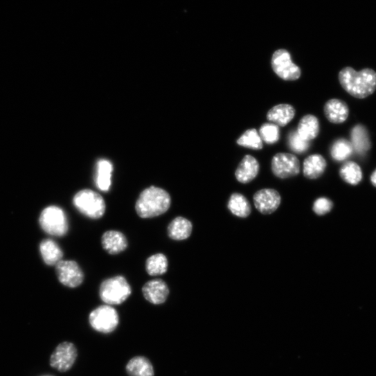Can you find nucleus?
<instances>
[{"label": "nucleus", "instance_id": "obj_1", "mask_svg": "<svg viewBox=\"0 0 376 376\" xmlns=\"http://www.w3.org/2000/svg\"><path fill=\"white\" fill-rule=\"evenodd\" d=\"M339 80L347 93L359 99L368 97L376 90V72L371 69L356 71L351 67L343 68Z\"/></svg>", "mask_w": 376, "mask_h": 376}, {"label": "nucleus", "instance_id": "obj_2", "mask_svg": "<svg viewBox=\"0 0 376 376\" xmlns=\"http://www.w3.org/2000/svg\"><path fill=\"white\" fill-rule=\"evenodd\" d=\"M171 202V197L167 191L152 186L142 192L137 200L136 210L142 218H153L166 213Z\"/></svg>", "mask_w": 376, "mask_h": 376}, {"label": "nucleus", "instance_id": "obj_3", "mask_svg": "<svg viewBox=\"0 0 376 376\" xmlns=\"http://www.w3.org/2000/svg\"><path fill=\"white\" fill-rule=\"evenodd\" d=\"M132 289L125 278L116 276L102 282L100 286L99 296L106 304L120 305L132 295Z\"/></svg>", "mask_w": 376, "mask_h": 376}, {"label": "nucleus", "instance_id": "obj_4", "mask_svg": "<svg viewBox=\"0 0 376 376\" xmlns=\"http://www.w3.org/2000/svg\"><path fill=\"white\" fill-rule=\"evenodd\" d=\"M73 205L83 215L93 219L101 218L105 214L106 205L104 199L91 190H82L73 197Z\"/></svg>", "mask_w": 376, "mask_h": 376}, {"label": "nucleus", "instance_id": "obj_5", "mask_svg": "<svg viewBox=\"0 0 376 376\" xmlns=\"http://www.w3.org/2000/svg\"><path fill=\"white\" fill-rule=\"evenodd\" d=\"M39 223L44 231L55 236H64L69 230L64 211L56 206L47 207L42 211Z\"/></svg>", "mask_w": 376, "mask_h": 376}, {"label": "nucleus", "instance_id": "obj_6", "mask_svg": "<svg viewBox=\"0 0 376 376\" xmlns=\"http://www.w3.org/2000/svg\"><path fill=\"white\" fill-rule=\"evenodd\" d=\"M89 320L93 329L105 334L114 331L119 322L117 312L109 305H102L93 310Z\"/></svg>", "mask_w": 376, "mask_h": 376}, {"label": "nucleus", "instance_id": "obj_7", "mask_svg": "<svg viewBox=\"0 0 376 376\" xmlns=\"http://www.w3.org/2000/svg\"><path fill=\"white\" fill-rule=\"evenodd\" d=\"M271 65L274 72L285 80H296L301 75V69L292 62L286 50H278L274 54Z\"/></svg>", "mask_w": 376, "mask_h": 376}, {"label": "nucleus", "instance_id": "obj_8", "mask_svg": "<svg viewBox=\"0 0 376 376\" xmlns=\"http://www.w3.org/2000/svg\"><path fill=\"white\" fill-rule=\"evenodd\" d=\"M272 171L280 179L296 177L301 171L300 161L292 154H277L272 160Z\"/></svg>", "mask_w": 376, "mask_h": 376}, {"label": "nucleus", "instance_id": "obj_9", "mask_svg": "<svg viewBox=\"0 0 376 376\" xmlns=\"http://www.w3.org/2000/svg\"><path fill=\"white\" fill-rule=\"evenodd\" d=\"M56 273L60 283L69 288H76L84 281V273L74 261H61L56 265Z\"/></svg>", "mask_w": 376, "mask_h": 376}, {"label": "nucleus", "instance_id": "obj_10", "mask_svg": "<svg viewBox=\"0 0 376 376\" xmlns=\"http://www.w3.org/2000/svg\"><path fill=\"white\" fill-rule=\"evenodd\" d=\"M78 357V351L75 345L70 342L60 343L55 350L51 357V366L61 372L71 368Z\"/></svg>", "mask_w": 376, "mask_h": 376}, {"label": "nucleus", "instance_id": "obj_11", "mask_svg": "<svg viewBox=\"0 0 376 376\" xmlns=\"http://www.w3.org/2000/svg\"><path fill=\"white\" fill-rule=\"evenodd\" d=\"M256 208L264 215L274 213L281 204V196L274 189H263L257 192L253 197Z\"/></svg>", "mask_w": 376, "mask_h": 376}, {"label": "nucleus", "instance_id": "obj_12", "mask_svg": "<svg viewBox=\"0 0 376 376\" xmlns=\"http://www.w3.org/2000/svg\"><path fill=\"white\" fill-rule=\"evenodd\" d=\"M143 294L152 304L161 305L167 301L170 289L165 281L157 279L147 283L143 288Z\"/></svg>", "mask_w": 376, "mask_h": 376}, {"label": "nucleus", "instance_id": "obj_13", "mask_svg": "<svg viewBox=\"0 0 376 376\" xmlns=\"http://www.w3.org/2000/svg\"><path fill=\"white\" fill-rule=\"evenodd\" d=\"M103 249L109 255H118L128 247V240L125 235L118 231H107L101 238Z\"/></svg>", "mask_w": 376, "mask_h": 376}, {"label": "nucleus", "instance_id": "obj_14", "mask_svg": "<svg viewBox=\"0 0 376 376\" xmlns=\"http://www.w3.org/2000/svg\"><path fill=\"white\" fill-rule=\"evenodd\" d=\"M260 168V163L256 158L245 156L235 171V178L241 183H248L258 177Z\"/></svg>", "mask_w": 376, "mask_h": 376}, {"label": "nucleus", "instance_id": "obj_15", "mask_svg": "<svg viewBox=\"0 0 376 376\" xmlns=\"http://www.w3.org/2000/svg\"><path fill=\"white\" fill-rule=\"evenodd\" d=\"M324 113L328 120L335 124L345 122L349 115V108L344 101L334 98L329 100L324 106Z\"/></svg>", "mask_w": 376, "mask_h": 376}, {"label": "nucleus", "instance_id": "obj_16", "mask_svg": "<svg viewBox=\"0 0 376 376\" xmlns=\"http://www.w3.org/2000/svg\"><path fill=\"white\" fill-rule=\"evenodd\" d=\"M319 130V119L314 115L307 114L301 119L297 132L303 140L310 142L318 136Z\"/></svg>", "mask_w": 376, "mask_h": 376}, {"label": "nucleus", "instance_id": "obj_17", "mask_svg": "<svg viewBox=\"0 0 376 376\" xmlns=\"http://www.w3.org/2000/svg\"><path fill=\"white\" fill-rule=\"evenodd\" d=\"M326 167V161L321 155H312L304 161V176L309 179H319L323 174Z\"/></svg>", "mask_w": 376, "mask_h": 376}, {"label": "nucleus", "instance_id": "obj_18", "mask_svg": "<svg viewBox=\"0 0 376 376\" xmlns=\"http://www.w3.org/2000/svg\"><path fill=\"white\" fill-rule=\"evenodd\" d=\"M296 111L289 104H280L274 107L267 114L268 119L277 125L285 127L295 116Z\"/></svg>", "mask_w": 376, "mask_h": 376}, {"label": "nucleus", "instance_id": "obj_19", "mask_svg": "<svg viewBox=\"0 0 376 376\" xmlns=\"http://www.w3.org/2000/svg\"><path fill=\"white\" fill-rule=\"evenodd\" d=\"M193 231V224L186 218L177 217L168 226V233L174 240H183L188 238Z\"/></svg>", "mask_w": 376, "mask_h": 376}, {"label": "nucleus", "instance_id": "obj_20", "mask_svg": "<svg viewBox=\"0 0 376 376\" xmlns=\"http://www.w3.org/2000/svg\"><path fill=\"white\" fill-rule=\"evenodd\" d=\"M40 252L44 262L48 266H56L63 258L62 250L55 241L51 239L42 242Z\"/></svg>", "mask_w": 376, "mask_h": 376}, {"label": "nucleus", "instance_id": "obj_21", "mask_svg": "<svg viewBox=\"0 0 376 376\" xmlns=\"http://www.w3.org/2000/svg\"><path fill=\"white\" fill-rule=\"evenodd\" d=\"M350 136L352 146L358 154H365L370 149L369 134L363 125H356L351 131Z\"/></svg>", "mask_w": 376, "mask_h": 376}, {"label": "nucleus", "instance_id": "obj_22", "mask_svg": "<svg viewBox=\"0 0 376 376\" xmlns=\"http://www.w3.org/2000/svg\"><path fill=\"white\" fill-rule=\"evenodd\" d=\"M127 371L130 376H154L152 362L143 356L132 358L127 365Z\"/></svg>", "mask_w": 376, "mask_h": 376}, {"label": "nucleus", "instance_id": "obj_23", "mask_svg": "<svg viewBox=\"0 0 376 376\" xmlns=\"http://www.w3.org/2000/svg\"><path fill=\"white\" fill-rule=\"evenodd\" d=\"M113 171L112 164L107 160H100L97 163L96 184L103 192L109 191Z\"/></svg>", "mask_w": 376, "mask_h": 376}, {"label": "nucleus", "instance_id": "obj_24", "mask_svg": "<svg viewBox=\"0 0 376 376\" xmlns=\"http://www.w3.org/2000/svg\"><path fill=\"white\" fill-rule=\"evenodd\" d=\"M228 208L233 215L241 218L247 217L252 211V207L247 199L239 193L231 195L228 202Z\"/></svg>", "mask_w": 376, "mask_h": 376}, {"label": "nucleus", "instance_id": "obj_25", "mask_svg": "<svg viewBox=\"0 0 376 376\" xmlns=\"http://www.w3.org/2000/svg\"><path fill=\"white\" fill-rule=\"evenodd\" d=\"M339 174L345 182L352 186L359 184L363 177L361 168L352 161L344 163L339 170Z\"/></svg>", "mask_w": 376, "mask_h": 376}, {"label": "nucleus", "instance_id": "obj_26", "mask_svg": "<svg viewBox=\"0 0 376 376\" xmlns=\"http://www.w3.org/2000/svg\"><path fill=\"white\" fill-rule=\"evenodd\" d=\"M145 267L150 276H162L166 274L168 269V258L161 253L154 255L147 259Z\"/></svg>", "mask_w": 376, "mask_h": 376}, {"label": "nucleus", "instance_id": "obj_27", "mask_svg": "<svg viewBox=\"0 0 376 376\" xmlns=\"http://www.w3.org/2000/svg\"><path fill=\"white\" fill-rule=\"evenodd\" d=\"M237 144L255 150H260L263 148L262 140L256 129H249L245 132L237 141Z\"/></svg>", "mask_w": 376, "mask_h": 376}, {"label": "nucleus", "instance_id": "obj_28", "mask_svg": "<svg viewBox=\"0 0 376 376\" xmlns=\"http://www.w3.org/2000/svg\"><path fill=\"white\" fill-rule=\"evenodd\" d=\"M351 143L345 139H339L334 143L331 148V156L334 161H343L352 154Z\"/></svg>", "mask_w": 376, "mask_h": 376}, {"label": "nucleus", "instance_id": "obj_29", "mask_svg": "<svg viewBox=\"0 0 376 376\" xmlns=\"http://www.w3.org/2000/svg\"><path fill=\"white\" fill-rule=\"evenodd\" d=\"M260 132L262 140L269 145L275 144L280 139V129L276 124L265 123Z\"/></svg>", "mask_w": 376, "mask_h": 376}, {"label": "nucleus", "instance_id": "obj_30", "mask_svg": "<svg viewBox=\"0 0 376 376\" xmlns=\"http://www.w3.org/2000/svg\"><path fill=\"white\" fill-rule=\"evenodd\" d=\"M288 144L289 148L297 154L305 153L310 148V142L303 140L296 131L289 134Z\"/></svg>", "mask_w": 376, "mask_h": 376}, {"label": "nucleus", "instance_id": "obj_31", "mask_svg": "<svg viewBox=\"0 0 376 376\" xmlns=\"http://www.w3.org/2000/svg\"><path fill=\"white\" fill-rule=\"evenodd\" d=\"M333 208V203L326 197L317 199L313 205V211L318 215H324L330 213Z\"/></svg>", "mask_w": 376, "mask_h": 376}, {"label": "nucleus", "instance_id": "obj_32", "mask_svg": "<svg viewBox=\"0 0 376 376\" xmlns=\"http://www.w3.org/2000/svg\"><path fill=\"white\" fill-rule=\"evenodd\" d=\"M370 182L372 185L376 188V170L373 172L370 176Z\"/></svg>", "mask_w": 376, "mask_h": 376}, {"label": "nucleus", "instance_id": "obj_33", "mask_svg": "<svg viewBox=\"0 0 376 376\" xmlns=\"http://www.w3.org/2000/svg\"><path fill=\"white\" fill-rule=\"evenodd\" d=\"M46 376H50V375H46Z\"/></svg>", "mask_w": 376, "mask_h": 376}]
</instances>
